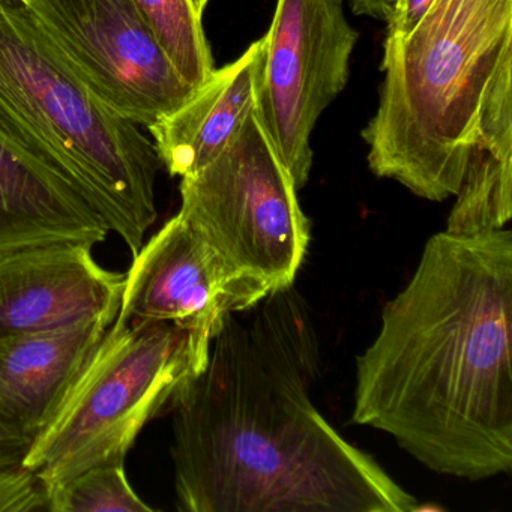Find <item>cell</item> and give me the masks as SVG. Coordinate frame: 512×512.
Returning <instances> with one entry per match:
<instances>
[{
	"label": "cell",
	"mask_w": 512,
	"mask_h": 512,
	"mask_svg": "<svg viewBox=\"0 0 512 512\" xmlns=\"http://www.w3.org/2000/svg\"><path fill=\"white\" fill-rule=\"evenodd\" d=\"M112 323L0 337V424L34 440Z\"/></svg>",
	"instance_id": "cell-12"
},
{
	"label": "cell",
	"mask_w": 512,
	"mask_h": 512,
	"mask_svg": "<svg viewBox=\"0 0 512 512\" xmlns=\"http://www.w3.org/2000/svg\"><path fill=\"white\" fill-rule=\"evenodd\" d=\"M269 295V287L233 269L178 214L134 254L118 314L172 323L209 352L229 314L251 310Z\"/></svg>",
	"instance_id": "cell-9"
},
{
	"label": "cell",
	"mask_w": 512,
	"mask_h": 512,
	"mask_svg": "<svg viewBox=\"0 0 512 512\" xmlns=\"http://www.w3.org/2000/svg\"><path fill=\"white\" fill-rule=\"evenodd\" d=\"M194 5V10L197 11V14L203 16V11H205L206 5L209 4V0H191Z\"/></svg>",
	"instance_id": "cell-19"
},
{
	"label": "cell",
	"mask_w": 512,
	"mask_h": 512,
	"mask_svg": "<svg viewBox=\"0 0 512 512\" xmlns=\"http://www.w3.org/2000/svg\"><path fill=\"white\" fill-rule=\"evenodd\" d=\"M80 76L139 127L175 112L194 89L133 0H22Z\"/></svg>",
	"instance_id": "cell-8"
},
{
	"label": "cell",
	"mask_w": 512,
	"mask_h": 512,
	"mask_svg": "<svg viewBox=\"0 0 512 512\" xmlns=\"http://www.w3.org/2000/svg\"><path fill=\"white\" fill-rule=\"evenodd\" d=\"M109 235L68 179L0 131V254L59 242L95 247Z\"/></svg>",
	"instance_id": "cell-11"
},
{
	"label": "cell",
	"mask_w": 512,
	"mask_h": 512,
	"mask_svg": "<svg viewBox=\"0 0 512 512\" xmlns=\"http://www.w3.org/2000/svg\"><path fill=\"white\" fill-rule=\"evenodd\" d=\"M352 421L440 475L511 473V230L428 239L356 358Z\"/></svg>",
	"instance_id": "cell-2"
},
{
	"label": "cell",
	"mask_w": 512,
	"mask_h": 512,
	"mask_svg": "<svg viewBox=\"0 0 512 512\" xmlns=\"http://www.w3.org/2000/svg\"><path fill=\"white\" fill-rule=\"evenodd\" d=\"M179 190V214L233 269L272 293L295 286L310 221L254 107L221 154L181 178Z\"/></svg>",
	"instance_id": "cell-6"
},
{
	"label": "cell",
	"mask_w": 512,
	"mask_h": 512,
	"mask_svg": "<svg viewBox=\"0 0 512 512\" xmlns=\"http://www.w3.org/2000/svg\"><path fill=\"white\" fill-rule=\"evenodd\" d=\"M92 248L59 242L0 254V337L113 322L125 274L103 268Z\"/></svg>",
	"instance_id": "cell-10"
},
{
	"label": "cell",
	"mask_w": 512,
	"mask_h": 512,
	"mask_svg": "<svg viewBox=\"0 0 512 512\" xmlns=\"http://www.w3.org/2000/svg\"><path fill=\"white\" fill-rule=\"evenodd\" d=\"M62 55L22 0H0V131L61 173L136 254L157 221L160 157Z\"/></svg>",
	"instance_id": "cell-4"
},
{
	"label": "cell",
	"mask_w": 512,
	"mask_h": 512,
	"mask_svg": "<svg viewBox=\"0 0 512 512\" xmlns=\"http://www.w3.org/2000/svg\"><path fill=\"white\" fill-rule=\"evenodd\" d=\"M353 13L380 20L379 0H350Z\"/></svg>",
	"instance_id": "cell-18"
},
{
	"label": "cell",
	"mask_w": 512,
	"mask_h": 512,
	"mask_svg": "<svg viewBox=\"0 0 512 512\" xmlns=\"http://www.w3.org/2000/svg\"><path fill=\"white\" fill-rule=\"evenodd\" d=\"M185 82L199 88L214 73L202 16L191 0H133Z\"/></svg>",
	"instance_id": "cell-15"
},
{
	"label": "cell",
	"mask_w": 512,
	"mask_h": 512,
	"mask_svg": "<svg viewBox=\"0 0 512 512\" xmlns=\"http://www.w3.org/2000/svg\"><path fill=\"white\" fill-rule=\"evenodd\" d=\"M31 443L28 436L0 424V470L23 464Z\"/></svg>",
	"instance_id": "cell-17"
},
{
	"label": "cell",
	"mask_w": 512,
	"mask_h": 512,
	"mask_svg": "<svg viewBox=\"0 0 512 512\" xmlns=\"http://www.w3.org/2000/svg\"><path fill=\"white\" fill-rule=\"evenodd\" d=\"M512 56L491 80L445 232L476 236L512 217Z\"/></svg>",
	"instance_id": "cell-14"
},
{
	"label": "cell",
	"mask_w": 512,
	"mask_h": 512,
	"mask_svg": "<svg viewBox=\"0 0 512 512\" xmlns=\"http://www.w3.org/2000/svg\"><path fill=\"white\" fill-rule=\"evenodd\" d=\"M224 319L173 415L182 512H409L416 499L320 413L307 304L278 290Z\"/></svg>",
	"instance_id": "cell-1"
},
{
	"label": "cell",
	"mask_w": 512,
	"mask_h": 512,
	"mask_svg": "<svg viewBox=\"0 0 512 512\" xmlns=\"http://www.w3.org/2000/svg\"><path fill=\"white\" fill-rule=\"evenodd\" d=\"M265 37L251 44L241 58L214 70L175 112L148 131L164 169L185 178L208 166L238 133L256 106Z\"/></svg>",
	"instance_id": "cell-13"
},
{
	"label": "cell",
	"mask_w": 512,
	"mask_h": 512,
	"mask_svg": "<svg viewBox=\"0 0 512 512\" xmlns=\"http://www.w3.org/2000/svg\"><path fill=\"white\" fill-rule=\"evenodd\" d=\"M512 0H433L406 37L386 34L368 164L430 202L457 194L494 74L511 55Z\"/></svg>",
	"instance_id": "cell-3"
},
{
	"label": "cell",
	"mask_w": 512,
	"mask_h": 512,
	"mask_svg": "<svg viewBox=\"0 0 512 512\" xmlns=\"http://www.w3.org/2000/svg\"><path fill=\"white\" fill-rule=\"evenodd\" d=\"M208 356L172 323L118 314L23 466L49 493L92 467L125 463L143 428L172 412Z\"/></svg>",
	"instance_id": "cell-5"
},
{
	"label": "cell",
	"mask_w": 512,
	"mask_h": 512,
	"mask_svg": "<svg viewBox=\"0 0 512 512\" xmlns=\"http://www.w3.org/2000/svg\"><path fill=\"white\" fill-rule=\"evenodd\" d=\"M52 512H155L131 487L125 463L92 467L47 493Z\"/></svg>",
	"instance_id": "cell-16"
},
{
	"label": "cell",
	"mask_w": 512,
	"mask_h": 512,
	"mask_svg": "<svg viewBox=\"0 0 512 512\" xmlns=\"http://www.w3.org/2000/svg\"><path fill=\"white\" fill-rule=\"evenodd\" d=\"M356 41L344 0H278L254 109L298 191L313 167L311 133L349 82Z\"/></svg>",
	"instance_id": "cell-7"
}]
</instances>
